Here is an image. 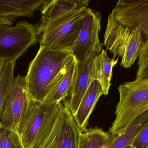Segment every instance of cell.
I'll return each mask as SVG.
<instances>
[{"mask_svg":"<svg viewBox=\"0 0 148 148\" xmlns=\"http://www.w3.org/2000/svg\"><path fill=\"white\" fill-rule=\"evenodd\" d=\"M39 41L36 26L25 21L0 26V61H16Z\"/></svg>","mask_w":148,"mask_h":148,"instance_id":"cell-6","label":"cell"},{"mask_svg":"<svg viewBox=\"0 0 148 148\" xmlns=\"http://www.w3.org/2000/svg\"><path fill=\"white\" fill-rule=\"evenodd\" d=\"M129 144L134 148H148V121Z\"/></svg>","mask_w":148,"mask_h":148,"instance_id":"cell-22","label":"cell"},{"mask_svg":"<svg viewBox=\"0 0 148 148\" xmlns=\"http://www.w3.org/2000/svg\"><path fill=\"white\" fill-rule=\"evenodd\" d=\"M111 14L121 25L140 27L146 37L143 49L148 47V0H119Z\"/></svg>","mask_w":148,"mask_h":148,"instance_id":"cell-10","label":"cell"},{"mask_svg":"<svg viewBox=\"0 0 148 148\" xmlns=\"http://www.w3.org/2000/svg\"><path fill=\"white\" fill-rule=\"evenodd\" d=\"M63 105L47 104L32 100L22 117L18 134L24 148H37L53 127Z\"/></svg>","mask_w":148,"mask_h":148,"instance_id":"cell-4","label":"cell"},{"mask_svg":"<svg viewBox=\"0 0 148 148\" xmlns=\"http://www.w3.org/2000/svg\"><path fill=\"white\" fill-rule=\"evenodd\" d=\"M101 15L89 8L84 17L78 37L71 49L72 54L77 63H83L93 54H98L102 50L103 44L99 40Z\"/></svg>","mask_w":148,"mask_h":148,"instance_id":"cell-8","label":"cell"},{"mask_svg":"<svg viewBox=\"0 0 148 148\" xmlns=\"http://www.w3.org/2000/svg\"><path fill=\"white\" fill-rule=\"evenodd\" d=\"M95 54L84 62L77 63L73 85L63 105L73 116L75 114L79 105L86 94L92 80L90 76L91 65Z\"/></svg>","mask_w":148,"mask_h":148,"instance_id":"cell-11","label":"cell"},{"mask_svg":"<svg viewBox=\"0 0 148 148\" xmlns=\"http://www.w3.org/2000/svg\"><path fill=\"white\" fill-rule=\"evenodd\" d=\"M77 64V61L74 58L67 65L57 76L51 92L42 103L56 104L66 99L73 82Z\"/></svg>","mask_w":148,"mask_h":148,"instance_id":"cell-15","label":"cell"},{"mask_svg":"<svg viewBox=\"0 0 148 148\" xmlns=\"http://www.w3.org/2000/svg\"><path fill=\"white\" fill-rule=\"evenodd\" d=\"M81 134L73 115L63 106L53 127L37 148H79Z\"/></svg>","mask_w":148,"mask_h":148,"instance_id":"cell-9","label":"cell"},{"mask_svg":"<svg viewBox=\"0 0 148 148\" xmlns=\"http://www.w3.org/2000/svg\"><path fill=\"white\" fill-rule=\"evenodd\" d=\"M15 63L12 61H6L0 77V113L7 92L14 78Z\"/></svg>","mask_w":148,"mask_h":148,"instance_id":"cell-19","label":"cell"},{"mask_svg":"<svg viewBox=\"0 0 148 148\" xmlns=\"http://www.w3.org/2000/svg\"><path fill=\"white\" fill-rule=\"evenodd\" d=\"M104 95L100 83L97 81H92L81 101L74 120L81 132L87 129L88 120L100 97Z\"/></svg>","mask_w":148,"mask_h":148,"instance_id":"cell-12","label":"cell"},{"mask_svg":"<svg viewBox=\"0 0 148 148\" xmlns=\"http://www.w3.org/2000/svg\"><path fill=\"white\" fill-rule=\"evenodd\" d=\"M74 58L70 51L40 46L25 76L31 99L43 102L59 74Z\"/></svg>","mask_w":148,"mask_h":148,"instance_id":"cell-1","label":"cell"},{"mask_svg":"<svg viewBox=\"0 0 148 148\" xmlns=\"http://www.w3.org/2000/svg\"><path fill=\"white\" fill-rule=\"evenodd\" d=\"M88 0H49L40 8V24L48 23L77 7H88Z\"/></svg>","mask_w":148,"mask_h":148,"instance_id":"cell-16","label":"cell"},{"mask_svg":"<svg viewBox=\"0 0 148 148\" xmlns=\"http://www.w3.org/2000/svg\"><path fill=\"white\" fill-rule=\"evenodd\" d=\"M89 8L77 7L50 22L40 23L36 28L40 46L53 50L70 51Z\"/></svg>","mask_w":148,"mask_h":148,"instance_id":"cell-3","label":"cell"},{"mask_svg":"<svg viewBox=\"0 0 148 148\" xmlns=\"http://www.w3.org/2000/svg\"><path fill=\"white\" fill-rule=\"evenodd\" d=\"M125 148H134V147H133V146L131 145V144H129Z\"/></svg>","mask_w":148,"mask_h":148,"instance_id":"cell-25","label":"cell"},{"mask_svg":"<svg viewBox=\"0 0 148 148\" xmlns=\"http://www.w3.org/2000/svg\"><path fill=\"white\" fill-rule=\"evenodd\" d=\"M119 101L110 134L120 136L137 118L148 111V77L137 78L118 87Z\"/></svg>","mask_w":148,"mask_h":148,"instance_id":"cell-2","label":"cell"},{"mask_svg":"<svg viewBox=\"0 0 148 148\" xmlns=\"http://www.w3.org/2000/svg\"><path fill=\"white\" fill-rule=\"evenodd\" d=\"M143 35L140 27L121 25L110 13L103 37L104 45L113 54V58H121L122 67L128 68L134 65L142 51L144 42Z\"/></svg>","mask_w":148,"mask_h":148,"instance_id":"cell-5","label":"cell"},{"mask_svg":"<svg viewBox=\"0 0 148 148\" xmlns=\"http://www.w3.org/2000/svg\"><path fill=\"white\" fill-rule=\"evenodd\" d=\"M0 148H24L17 133L0 124Z\"/></svg>","mask_w":148,"mask_h":148,"instance_id":"cell-20","label":"cell"},{"mask_svg":"<svg viewBox=\"0 0 148 148\" xmlns=\"http://www.w3.org/2000/svg\"><path fill=\"white\" fill-rule=\"evenodd\" d=\"M148 121V111L134 121L123 134L117 136L110 148H125Z\"/></svg>","mask_w":148,"mask_h":148,"instance_id":"cell-18","label":"cell"},{"mask_svg":"<svg viewBox=\"0 0 148 148\" xmlns=\"http://www.w3.org/2000/svg\"><path fill=\"white\" fill-rule=\"evenodd\" d=\"M31 100L25 76L19 74L14 78L5 96L0 113V124L18 134L20 121Z\"/></svg>","mask_w":148,"mask_h":148,"instance_id":"cell-7","label":"cell"},{"mask_svg":"<svg viewBox=\"0 0 148 148\" xmlns=\"http://www.w3.org/2000/svg\"><path fill=\"white\" fill-rule=\"evenodd\" d=\"M136 78L148 77V47L143 49L138 57Z\"/></svg>","mask_w":148,"mask_h":148,"instance_id":"cell-21","label":"cell"},{"mask_svg":"<svg viewBox=\"0 0 148 148\" xmlns=\"http://www.w3.org/2000/svg\"><path fill=\"white\" fill-rule=\"evenodd\" d=\"M5 62H6V61H0V77H1V74L2 72L3 69Z\"/></svg>","mask_w":148,"mask_h":148,"instance_id":"cell-24","label":"cell"},{"mask_svg":"<svg viewBox=\"0 0 148 148\" xmlns=\"http://www.w3.org/2000/svg\"><path fill=\"white\" fill-rule=\"evenodd\" d=\"M112 135L101 128L87 129L81 132L79 148H101L112 138Z\"/></svg>","mask_w":148,"mask_h":148,"instance_id":"cell-17","label":"cell"},{"mask_svg":"<svg viewBox=\"0 0 148 148\" xmlns=\"http://www.w3.org/2000/svg\"><path fill=\"white\" fill-rule=\"evenodd\" d=\"M49 0H0V17L12 22L19 17H30Z\"/></svg>","mask_w":148,"mask_h":148,"instance_id":"cell-13","label":"cell"},{"mask_svg":"<svg viewBox=\"0 0 148 148\" xmlns=\"http://www.w3.org/2000/svg\"><path fill=\"white\" fill-rule=\"evenodd\" d=\"M119 58H110L106 50H102L101 53L95 55L93 59L90 70L91 79L97 81L100 83L104 95L108 94L113 68L118 62Z\"/></svg>","mask_w":148,"mask_h":148,"instance_id":"cell-14","label":"cell"},{"mask_svg":"<svg viewBox=\"0 0 148 148\" xmlns=\"http://www.w3.org/2000/svg\"><path fill=\"white\" fill-rule=\"evenodd\" d=\"M12 22L7 19L0 17V26L2 25H12Z\"/></svg>","mask_w":148,"mask_h":148,"instance_id":"cell-23","label":"cell"}]
</instances>
